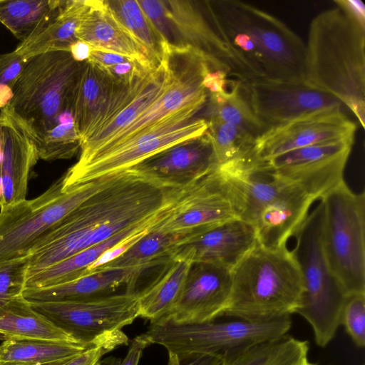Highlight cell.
I'll return each instance as SVG.
<instances>
[{"label":"cell","instance_id":"1","mask_svg":"<svg viewBox=\"0 0 365 365\" xmlns=\"http://www.w3.org/2000/svg\"><path fill=\"white\" fill-rule=\"evenodd\" d=\"M179 189L167 188L132 168L108 181L71 211L27 257V277L120 232L153 221L174 203Z\"/></svg>","mask_w":365,"mask_h":365},{"label":"cell","instance_id":"2","mask_svg":"<svg viewBox=\"0 0 365 365\" xmlns=\"http://www.w3.org/2000/svg\"><path fill=\"white\" fill-rule=\"evenodd\" d=\"M247 82L304 81L305 43L271 14L244 1H205Z\"/></svg>","mask_w":365,"mask_h":365},{"label":"cell","instance_id":"3","mask_svg":"<svg viewBox=\"0 0 365 365\" xmlns=\"http://www.w3.org/2000/svg\"><path fill=\"white\" fill-rule=\"evenodd\" d=\"M304 81L338 99L364 128L365 28L337 4L310 22Z\"/></svg>","mask_w":365,"mask_h":365},{"label":"cell","instance_id":"4","mask_svg":"<svg viewBox=\"0 0 365 365\" xmlns=\"http://www.w3.org/2000/svg\"><path fill=\"white\" fill-rule=\"evenodd\" d=\"M303 283L287 244L255 246L232 269L230 295L222 317L264 322L290 316L299 307Z\"/></svg>","mask_w":365,"mask_h":365},{"label":"cell","instance_id":"5","mask_svg":"<svg viewBox=\"0 0 365 365\" xmlns=\"http://www.w3.org/2000/svg\"><path fill=\"white\" fill-rule=\"evenodd\" d=\"M324 206L322 201L308 215L294 235L292 250L302 274L303 291L296 313L312 328L316 344L326 346L341 325V313L347 296L333 274L322 242Z\"/></svg>","mask_w":365,"mask_h":365},{"label":"cell","instance_id":"6","mask_svg":"<svg viewBox=\"0 0 365 365\" xmlns=\"http://www.w3.org/2000/svg\"><path fill=\"white\" fill-rule=\"evenodd\" d=\"M83 63L66 51H48L27 59L6 107L24 124L33 140L53 127L62 113L72 110Z\"/></svg>","mask_w":365,"mask_h":365},{"label":"cell","instance_id":"7","mask_svg":"<svg viewBox=\"0 0 365 365\" xmlns=\"http://www.w3.org/2000/svg\"><path fill=\"white\" fill-rule=\"evenodd\" d=\"M111 175L72 187L61 176L36 198L0 209V264L26 258L71 211Z\"/></svg>","mask_w":365,"mask_h":365},{"label":"cell","instance_id":"8","mask_svg":"<svg viewBox=\"0 0 365 365\" xmlns=\"http://www.w3.org/2000/svg\"><path fill=\"white\" fill-rule=\"evenodd\" d=\"M290 316L255 322L235 319L195 324H178L169 318L150 324L145 336L150 344L164 346L178 359L197 355H221L286 335Z\"/></svg>","mask_w":365,"mask_h":365},{"label":"cell","instance_id":"9","mask_svg":"<svg viewBox=\"0 0 365 365\" xmlns=\"http://www.w3.org/2000/svg\"><path fill=\"white\" fill-rule=\"evenodd\" d=\"M323 247L346 294L365 292V195L342 182L324 196Z\"/></svg>","mask_w":365,"mask_h":365},{"label":"cell","instance_id":"10","mask_svg":"<svg viewBox=\"0 0 365 365\" xmlns=\"http://www.w3.org/2000/svg\"><path fill=\"white\" fill-rule=\"evenodd\" d=\"M241 197L231 175L217 167L192 185L180 189L168 215L158 223L180 240L240 218Z\"/></svg>","mask_w":365,"mask_h":365},{"label":"cell","instance_id":"11","mask_svg":"<svg viewBox=\"0 0 365 365\" xmlns=\"http://www.w3.org/2000/svg\"><path fill=\"white\" fill-rule=\"evenodd\" d=\"M31 306L76 341L91 344L139 317L138 299L125 292L67 302H32Z\"/></svg>","mask_w":365,"mask_h":365},{"label":"cell","instance_id":"12","mask_svg":"<svg viewBox=\"0 0 365 365\" xmlns=\"http://www.w3.org/2000/svg\"><path fill=\"white\" fill-rule=\"evenodd\" d=\"M354 140H342L295 149L261 163L256 173L296 185L315 200L344 182Z\"/></svg>","mask_w":365,"mask_h":365},{"label":"cell","instance_id":"13","mask_svg":"<svg viewBox=\"0 0 365 365\" xmlns=\"http://www.w3.org/2000/svg\"><path fill=\"white\" fill-rule=\"evenodd\" d=\"M168 17L166 43L190 48L202 55L211 69L247 82L244 71L212 21L205 1H163Z\"/></svg>","mask_w":365,"mask_h":365},{"label":"cell","instance_id":"14","mask_svg":"<svg viewBox=\"0 0 365 365\" xmlns=\"http://www.w3.org/2000/svg\"><path fill=\"white\" fill-rule=\"evenodd\" d=\"M205 118H193L163 134L148 133L119 146L79 159L63 175V186L72 187L128 169L165 149L205 134Z\"/></svg>","mask_w":365,"mask_h":365},{"label":"cell","instance_id":"15","mask_svg":"<svg viewBox=\"0 0 365 365\" xmlns=\"http://www.w3.org/2000/svg\"><path fill=\"white\" fill-rule=\"evenodd\" d=\"M345 108H330L268 128L255 140L258 163L300 148L322 143L354 140L356 123Z\"/></svg>","mask_w":365,"mask_h":365},{"label":"cell","instance_id":"16","mask_svg":"<svg viewBox=\"0 0 365 365\" xmlns=\"http://www.w3.org/2000/svg\"><path fill=\"white\" fill-rule=\"evenodd\" d=\"M243 86L255 114L267 129L321 110L347 109L304 81H256L243 82Z\"/></svg>","mask_w":365,"mask_h":365},{"label":"cell","instance_id":"17","mask_svg":"<svg viewBox=\"0 0 365 365\" xmlns=\"http://www.w3.org/2000/svg\"><path fill=\"white\" fill-rule=\"evenodd\" d=\"M231 286L230 269L213 263H192L181 295L167 318L178 324L217 319L222 317Z\"/></svg>","mask_w":365,"mask_h":365},{"label":"cell","instance_id":"18","mask_svg":"<svg viewBox=\"0 0 365 365\" xmlns=\"http://www.w3.org/2000/svg\"><path fill=\"white\" fill-rule=\"evenodd\" d=\"M217 167L211 140L206 132L156 153L130 168L165 187L183 189Z\"/></svg>","mask_w":365,"mask_h":365},{"label":"cell","instance_id":"19","mask_svg":"<svg viewBox=\"0 0 365 365\" xmlns=\"http://www.w3.org/2000/svg\"><path fill=\"white\" fill-rule=\"evenodd\" d=\"M257 242L254 225L236 218L179 240L170 250L169 259L217 264L232 270Z\"/></svg>","mask_w":365,"mask_h":365},{"label":"cell","instance_id":"20","mask_svg":"<svg viewBox=\"0 0 365 365\" xmlns=\"http://www.w3.org/2000/svg\"><path fill=\"white\" fill-rule=\"evenodd\" d=\"M0 118L4 136L1 175L4 207L26 199L29 175L39 158L31 133L8 107L0 109Z\"/></svg>","mask_w":365,"mask_h":365},{"label":"cell","instance_id":"21","mask_svg":"<svg viewBox=\"0 0 365 365\" xmlns=\"http://www.w3.org/2000/svg\"><path fill=\"white\" fill-rule=\"evenodd\" d=\"M140 267L95 269L72 281L42 288H26L23 297L29 302L81 301L113 294L125 286V293L135 296Z\"/></svg>","mask_w":365,"mask_h":365},{"label":"cell","instance_id":"22","mask_svg":"<svg viewBox=\"0 0 365 365\" xmlns=\"http://www.w3.org/2000/svg\"><path fill=\"white\" fill-rule=\"evenodd\" d=\"M314 201L299 187L284 181L279 192L260 210L254 221L257 243L270 249L287 244L308 216Z\"/></svg>","mask_w":365,"mask_h":365},{"label":"cell","instance_id":"23","mask_svg":"<svg viewBox=\"0 0 365 365\" xmlns=\"http://www.w3.org/2000/svg\"><path fill=\"white\" fill-rule=\"evenodd\" d=\"M77 40L158 67L145 48L118 20L107 1L88 0V9L75 31Z\"/></svg>","mask_w":365,"mask_h":365},{"label":"cell","instance_id":"24","mask_svg":"<svg viewBox=\"0 0 365 365\" xmlns=\"http://www.w3.org/2000/svg\"><path fill=\"white\" fill-rule=\"evenodd\" d=\"M168 210L153 221L123 230L101 243L85 249L27 277L25 289L51 287L85 275L87 269L106 251L135 235L148 231L167 215Z\"/></svg>","mask_w":365,"mask_h":365},{"label":"cell","instance_id":"25","mask_svg":"<svg viewBox=\"0 0 365 365\" xmlns=\"http://www.w3.org/2000/svg\"><path fill=\"white\" fill-rule=\"evenodd\" d=\"M0 340H47L80 344L34 309L23 295L0 309Z\"/></svg>","mask_w":365,"mask_h":365},{"label":"cell","instance_id":"26","mask_svg":"<svg viewBox=\"0 0 365 365\" xmlns=\"http://www.w3.org/2000/svg\"><path fill=\"white\" fill-rule=\"evenodd\" d=\"M191 262L170 260L138 295L139 317L157 323L167 318L177 304Z\"/></svg>","mask_w":365,"mask_h":365},{"label":"cell","instance_id":"27","mask_svg":"<svg viewBox=\"0 0 365 365\" xmlns=\"http://www.w3.org/2000/svg\"><path fill=\"white\" fill-rule=\"evenodd\" d=\"M113 83L114 81L100 67L88 61L83 63L72 103L74 125L81 143L107 101Z\"/></svg>","mask_w":365,"mask_h":365},{"label":"cell","instance_id":"28","mask_svg":"<svg viewBox=\"0 0 365 365\" xmlns=\"http://www.w3.org/2000/svg\"><path fill=\"white\" fill-rule=\"evenodd\" d=\"M88 6V0L64 1L57 15L35 37L21 42L15 51L28 59L53 51H69L75 31Z\"/></svg>","mask_w":365,"mask_h":365},{"label":"cell","instance_id":"29","mask_svg":"<svg viewBox=\"0 0 365 365\" xmlns=\"http://www.w3.org/2000/svg\"><path fill=\"white\" fill-rule=\"evenodd\" d=\"M63 1L0 0V23L21 42L29 40L57 15Z\"/></svg>","mask_w":365,"mask_h":365},{"label":"cell","instance_id":"30","mask_svg":"<svg viewBox=\"0 0 365 365\" xmlns=\"http://www.w3.org/2000/svg\"><path fill=\"white\" fill-rule=\"evenodd\" d=\"M309 349L308 341L286 334L224 354L220 365H297Z\"/></svg>","mask_w":365,"mask_h":365},{"label":"cell","instance_id":"31","mask_svg":"<svg viewBox=\"0 0 365 365\" xmlns=\"http://www.w3.org/2000/svg\"><path fill=\"white\" fill-rule=\"evenodd\" d=\"M207 94L206 120L233 124L256 138L267 130L255 114L245 93L243 81L230 78L225 91Z\"/></svg>","mask_w":365,"mask_h":365},{"label":"cell","instance_id":"32","mask_svg":"<svg viewBox=\"0 0 365 365\" xmlns=\"http://www.w3.org/2000/svg\"><path fill=\"white\" fill-rule=\"evenodd\" d=\"M103 339L91 344L47 340H6L0 344V363L37 365L72 359Z\"/></svg>","mask_w":365,"mask_h":365},{"label":"cell","instance_id":"33","mask_svg":"<svg viewBox=\"0 0 365 365\" xmlns=\"http://www.w3.org/2000/svg\"><path fill=\"white\" fill-rule=\"evenodd\" d=\"M207 121V132L218 167L241 168L255 158V137L233 124L219 120Z\"/></svg>","mask_w":365,"mask_h":365},{"label":"cell","instance_id":"34","mask_svg":"<svg viewBox=\"0 0 365 365\" xmlns=\"http://www.w3.org/2000/svg\"><path fill=\"white\" fill-rule=\"evenodd\" d=\"M158 223L124 253L97 269L140 267L145 270L170 261V250L180 239L161 230L158 226Z\"/></svg>","mask_w":365,"mask_h":365},{"label":"cell","instance_id":"35","mask_svg":"<svg viewBox=\"0 0 365 365\" xmlns=\"http://www.w3.org/2000/svg\"><path fill=\"white\" fill-rule=\"evenodd\" d=\"M118 20L160 64L168 44L148 19L137 0L107 1Z\"/></svg>","mask_w":365,"mask_h":365},{"label":"cell","instance_id":"36","mask_svg":"<svg viewBox=\"0 0 365 365\" xmlns=\"http://www.w3.org/2000/svg\"><path fill=\"white\" fill-rule=\"evenodd\" d=\"M39 159H69L81 149V140L74 125L72 110L61 114L57 123L34 140Z\"/></svg>","mask_w":365,"mask_h":365},{"label":"cell","instance_id":"37","mask_svg":"<svg viewBox=\"0 0 365 365\" xmlns=\"http://www.w3.org/2000/svg\"><path fill=\"white\" fill-rule=\"evenodd\" d=\"M340 324L359 348L365 346V292L347 294L344 303Z\"/></svg>","mask_w":365,"mask_h":365},{"label":"cell","instance_id":"38","mask_svg":"<svg viewBox=\"0 0 365 365\" xmlns=\"http://www.w3.org/2000/svg\"><path fill=\"white\" fill-rule=\"evenodd\" d=\"M27 274L26 257L0 264V309L23 294Z\"/></svg>","mask_w":365,"mask_h":365},{"label":"cell","instance_id":"39","mask_svg":"<svg viewBox=\"0 0 365 365\" xmlns=\"http://www.w3.org/2000/svg\"><path fill=\"white\" fill-rule=\"evenodd\" d=\"M128 344V336L123 331H119L106 337L63 365H98L105 354Z\"/></svg>","mask_w":365,"mask_h":365},{"label":"cell","instance_id":"40","mask_svg":"<svg viewBox=\"0 0 365 365\" xmlns=\"http://www.w3.org/2000/svg\"><path fill=\"white\" fill-rule=\"evenodd\" d=\"M26 61L27 59L15 50L0 54V86L13 89Z\"/></svg>","mask_w":365,"mask_h":365},{"label":"cell","instance_id":"41","mask_svg":"<svg viewBox=\"0 0 365 365\" xmlns=\"http://www.w3.org/2000/svg\"><path fill=\"white\" fill-rule=\"evenodd\" d=\"M150 344L149 340L143 333L131 341L124 359H121L110 356L101 359L98 365H138L143 350Z\"/></svg>","mask_w":365,"mask_h":365},{"label":"cell","instance_id":"42","mask_svg":"<svg viewBox=\"0 0 365 365\" xmlns=\"http://www.w3.org/2000/svg\"><path fill=\"white\" fill-rule=\"evenodd\" d=\"M230 78L223 70L210 69L202 79V86L207 93H222L227 88Z\"/></svg>","mask_w":365,"mask_h":365},{"label":"cell","instance_id":"43","mask_svg":"<svg viewBox=\"0 0 365 365\" xmlns=\"http://www.w3.org/2000/svg\"><path fill=\"white\" fill-rule=\"evenodd\" d=\"M168 365H220L222 360L221 355L203 354L178 359L173 354H168Z\"/></svg>","mask_w":365,"mask_h":365},{"label":"cell","instance_id":"44","mask_svg":"<svg viewBox=\"0 0 365 365\" xmlns=\"http://www.w3.org/2000/svg\"><path fill=\"white\" fill-rule=\"evenodd\" d=\"M334 3L341 6L361 26L365 28V6L360 0H335Z\"/></svg>","mask_w":365,"mask_h":365},{"label":"cell","instance_id":"45","mask_svg":"<svg viewBox=\"0 0 365 365\" xmlns=\"http://www.w3.org/2000/svg\"><path fill=\"white\" fill-rule=\"evenodd\" d=\"M91 46L82 41H76L72 43L69 52L73 58L78 62L86 61L91 55Z\"/></svg>","mask_w":365,"mask_h":365},{"label":"cell","instance_id":"46","mask_svg":"<svg viewBox=\"0 0 365 365\" xmlns=\"http://www.w3.org/2000/svg\"><path fill=\"white\" fill-rule=\"evenodd\" d=\"M3 146H4V136L1 127V121L0 118V209L4 205V192H3V185L1 175V163L3 157Z\"/></svg>","mask_w":365,"mask_h":365},{"label":"cell","instance_id":"47","mask_svg":"<svg viewBox=\"0 0 365 365\" xmlns=\"http://www.w3.org/2000/svg\"><path fill=\"white\" fill-rule=\"evenodd\" d=\"M72 359H73V358H72ZM72 359H63V360H59V361H53V362H51V363H48V364H37V365H63V364L67 363L68 361H69L70 360H71ZM0 365H20V364L0 363Z\"/></svg>","mask_w":365,"mask_h":365},{"label":"cell","instance_id":"48","mask_svg":"<svg viewBox=\"0 0 365 365\" xmlns=\"http://www.w3.org/2000/svg\"><path fill=\"white\" fill-rule=\"evenodd\" d=\"M297 365H317V364L310 362L307 358L303 359L302 361H300Z\"/></svg>","mask_w":365,"mask_h":365}]
</instances>
